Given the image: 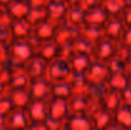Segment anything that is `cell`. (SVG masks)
<instances>
[{
  "instance_id": "f1b7e54d",
  "label": "cell",
  "mask_w": 131,
  "mask_h": 130,
  "mask_svg": "<svg viewBox=\"0 0 131 130\" xmlns=\"http://www.w3.org/2000/svg\"><path fill=\"white\" fill-rule=\"evenodd\" d=\"M121 105H122L121 94L118 91H115V89H108L103 101L101 102V106L111 112H115Z\"/></svg>"
},
{
  "instance_id": "e575fe53",
  "label": "cell",
  "mask_w": 131,
  "mask_h": 130,
  "mask_svg": "<svg viewBox=\"0 0 131 130\" xmlns=\"http://www.w3.org/2000/svg\"><path fill=\"white\" fill-rule=\"evenodd\" d=\"M9 22H10V19L8 18L6 14H5V17H3L0 19V43L8 45L12 41V33H10Z\"/></svg>"
},
{
  "instance_id": "7dc6e473",
  "label": "cell",
  "mask_w": 131,
  "mask_h": 130,
  "mask_svg": "<svg viewBox=\"0 0 131 130\" xmlns=\"http://www.w3.org/2000/svg\"><path fill=\"white\" fill-rule=\"evenodd\" d=\"M125 73L131 78V56L125 61Z\"/></svg>"
},
{
  "instance_id": "8d00e7d4",
  "label": "cell",
  "mask_w": 131,
  "mask_h": 130,
  "mask_svg": "<svg viewBox=\"0 0 131 130\" xmlns=\"http://www.w3.org/2000/svg\"><path fill=\"white\" fill-rule=\"evenodd\" d=\"M13 108H14L13 103H12V101H10V98L8 96V91H6V93L0 96V115L6 116Z\"/></svg>"
},
{
  "instance_id": "d6986e66",
  "label": "cell",
  "mask_w": 131,
  "mask_h": 130,
  "mask_svg": "<svg viewBox=\"0 0 131 130\" xmlns=\"http://www.w3.org/2000/svg\"><path fill=\"white\" fill-rule=\"evenodd\" d=\"M108 86L106 82H89L87 87L85 94L87 97L93 102V103H98L101 105V102L103 101L106 93L108 92Z\"/></svg>"
},
{
  "instance_id": "5b68a950",
  "label": "cell",
  "mask_w": 131,
  "mask_h": 130,
  "mask_svg": "<svg viewBox=\"0 0 131 130\" xmlns=\"http://www.w3.org/2000/svg\"><path fill=\"white\" fill-rule=\"evenodd\" d=\"M116 45L117 41H113L106 36L99 38L98 41L94 42V51H93V59L101 60V61H107L110 57H112L116 52Z\"/></svg>"
},
{
  "instance_id": "83f0119b",
  "label": "cell",
  "mask_w": 131,
  "mask_h": 130,
  "mask_svg": "<svg viewBox=\"0 0 131 130\" xmlns=\"http://www.w3.org/2000/svg\"><path fill=\"white\" fill-rule=\"evenodd\" d=\"M113 121H116L122 129H131V106L122 103L113 112Z\"/></svg>"
},
{
  "instance_id": "484cf974",
  "label": "cell",
  "mask_w": 131,
  "mask_h": 130,
  "mask_svg": "<svg viewBox=\"0 0 131 130\" xmlns=\"http://www.w3.org/2000/svg\"><path fill=\"white\" fill-rule=\"evenodd\" d=\"M92 59H93V57L89 56V55L74 52V54L69 57V63H70L71 70H73L74 73H85V70H87V68L89 66Z\"/></svg>"
},
{
  "instance_id": "7402d4cb",
  "label": "cell",
  "mask_w": 131,
  "mask_h": 130,
  "mask_svg": "<svg viewBox=\"0 0 131 130\" xmlns=\"http://www.w3.org/2000/svg\"><path fill=\"white\" fill-rule=\"evenodd\" d=\"M64 21L71 26H75V27L83 26L85 23V9L80 5L69 6Z\"/></svg>"
},
{
  "instance_id": "6f0895ef",
  "label": "cell",
  "mask_w": 131,
  "mask_h": 130,
  "mask_svg": "<svg viewBox=\"0 0 131 130\" xmlns=\"http://www.w3.org/2000/svg\"><path fill=\"white\" fill-rule=\"evenodd\" d=\"M101 3H102V0H101Z\"/></svg>"
},
{
  "instance_id": "ba28073f",
  "label": "cell",
  "mask_w": 131,
  "mask_h": 130,
  "mask_svg": "<svg viewBox=\"0 0 131 130\" xmlns=\"http://www.w3.org/2000/svg\"><path fill=\"white\" fill-rule=\"evenodd\" d=\"M69 5L66 1H57V0H48L45 5V12H46V19L53 22V23H60L65 19L66 12H68Z\"/></svg>"
},
{
  "instance_id": "9f6ffc18",
  "label": "cell",
  "mask_w": 131,
  "mask_h": 130,
  "mask_svg": "<svg viewBox=\"0 0 131 130\" xmlns=\"http://www.w3.org/2000/svg\"><path fill=\"white\" fill-rule=\"evenodd\" d=\"M57 1H66V0H57Z\"/></svg>"
},
{
  "instance_id": "30bf717a",
  "label": "cell",
  "mask_w": 131,
  "mask_h": 130,
  "mask_svg": "<svg viewBox=\"0 0 131 130\" xmlns=\"http://www.w3.org/2000/svg\"><path fill=\"white\" fill-rule=\"evenodd\" d=\"M64 130H93V124L88 114H69L64 120Z\"/></svg>"
},
{
  "instance_id": "4dcf8cb0",
  "label": "cell",
  "mask_w": 131,
  "mask_h": 130,
  "mask_svg": "<svg viewBox=\"0 0 131 130\" xmlns=\"http://www.w3.org/2000/svg\"><path fill=\"white\" fill-rule=\"evenodd\" d=\"M79 35L84 36L85 38L95 42L98 41L99 38H102L104 35H103V28L102 26H95V24H88L84 23L83 26H80L79 28Z\"/></svg>"
},
{
  "instance_id": "8992f818",
  "label": "cell",
  "mask_w": 131,
  "mask_h": 130,
  "mask_svg": "<svg viewBox=\"0 0 131 130\" xmlns=\"http://www.w3.org/2000/svg\"><path fill=\"white\" fill-rule=\"evenodd\" d=\"M50 87H51V82L46 77H41V78L31 79L27 89L31 96V99H48L51 97Z\"/></svg>"
},
{
  "instance_id": "836d02e7",
  "label": "cell",
  "mask_w": 131,
  "mask_h": 130,
  "mask_svg": "<svg viewBox=\"0 0 131 130\" xmlns=\"http://www.w3.org/2000/svg\"><path fill=\"white\" fill-rule=\"evenodd\" d=\"M101 5L107 15H120L126 6V0H102Z\"/></svg>"
},
{
  "instance_id": "4fadbf2b",
  "label": "cell",
  "mask_w": 131,
  "mask_h": 130,
  "mask_svg": "<svg viewBox=\"0 0 131 130\" xmlns=\"http://www.w3.org/2000/svg\"><path fill=\"white\" fill-rule=\"evenodd\" d=\"M12 40H27L32 36V26L24 18L10 19L9 22Z\"/></svg>"
},
{
  "instance_id": "60d3db41",
  "label": "cell",
  "mask_w": 131,
  "mask_h": 130,
  "mask_svg": "<svg viewBox=\"0 0 131 130\" xmlns=\"http://www.w3.org/2000/svg\"><path fill=\"white\" fill-rule=\"evenodd\" d=\"M118 42L131 47V26H125V28H124V31H122V33H121V37H120Z\"/></svg>"
},
{
  "instance_id": "ee69618b",
  "label": "cell",
  "mask_w": 131,
  "mask_h": 130,
  "mask_svg": "<svg viewBox=\"0 0 131 130\" xmlns=\"http://www.w3.org/2000/svg\"><path fill=\"white\" fill-rule=\"evenodd\" d=\"M27 129L29 130H47L45 121H29Z\"/></svg>"
},
{
  "instance_id": "c3c4849f",
  "label": "cell",
  "mask_w": 131,
  "mask_h": 130,
  "mask_svg": "<svg viewBox=\"0 0 131 130\" xmlns=\"http://www.w3.org/2000/svg\"><path fill=\"white\" fill-rule=\"evenodd\" d=\"M47 1H48V0H29V4H31V5H40V6H45Z\"/></svg>"
},
{
  "instance_id": "1f68e13d",
  "label": "cell",
  "mask_w": 131,
  "mask_h": 130,
  "mask_svg": "<svg viewBox=\"0 0 131 130\" xmlns=\"http://www.w3.org/2000/svg\"><path fill=\"white\" fill-rule=\"evenodd\" d=\"M73 46H74V51L79 52V54H85L89 56H93V51H94V42L85 38L84 36L79 35L78 37H75L73 40Z\"/></svg>"
},
{
  "instance_id": "603a6c76",
  "label": "cell",
  "mask_w": 131,
  "mask_h": 130,
  "mask_svg": "<svg viewBox=\"0 0 131 130\" xmlns=\"http://www.w3.org/2000/svg\"><path fill=\"white\" fill-rule=\"evenodd\" d=\"M8 96L13 103V107H17V108H26L31 101V96L27 88L10 89L8 91Z\"/></svg>"
},
{
  "instance_id": "f907efd6",
  "label": "cell",
  "mask_w": 131,
  "mask_h": 130,
  "mask_svg": "<svg viewBox=\"0 0 131 130\" xmlns=\"http://www.w3.org/2000/svg\"><path fill=\"white\" fill-rule=\"evenodd\" d=\"M66 4L69 6H73V5H79L80 4V0H66Z\"/></svg>"
},
{
  "instance_id": "d6a6232c",
  "label": "cell",
  "mask_w": 131,
  "mask_h": 130,
  "mask_svg": "<svg viewBox=\"0 0 131 130\" xmlns=\"http://www.w3.org/2000/svg\"><path fill=\"white\" fill-rule=\"evenodd\" d=\"M24 19L33 27L35 24L40 23L41 21L46 19V12H45V6H40V5H31Z\"/></svg>"
},
{
  "instance_id": "816d5d0a",
  "label": "cell",
  "mask_w": 131,
  "mask_h": 130,
  "mask_svg": "<svg viewBox=\"0 0 131 130\" xmlns=\"http://www.w3.org/2000/svg\"><path fill=\"white\" fill-rule=\"evenodd\" d=\"M6 91H8V89H6V86L0 81V96H3L4 93H6Z\"/></svg>"
},
{
  "instance_id": "4316f807",
  "label": "cell",
  "mask_w": 131,
  "mask_h": 130,
  "mask_svg": "<svg viewBox=\"0 0 131 130\" xmlns=\"http://www.w3.org/2000/svg\"><path fill=\"white\" fill-rule=\"evenodd\" d=\"M107 13L102 8V5H97L94 8H90L85 10V23L88 24H95V26H103V23L107 19Z\"/></svg>"
},
{
  "instance_id": "ac0fdd59",
  "label": "cell",
  "mask_w": 131,
  "mask_h": 130,
  "mask_svg": "<svg viewBox=\"0 0 131 130\" xmlns=\"http://www.w3.org/2000/svg\"><path fill=\"white\" fill-rule=\"evenodd\" d=\"M35 55L42 57L43 60L48 63L52 59L59 56V43L55 40H48V41L37 43V46L35 48Z\"/></svg>"
},
{
  "instance_id": "3957f363",
  "label": "cell",
  "mask_w": 131,
  "mask_h": 130,
  "mask_svg": "<svg viewBox=\"0 0 131 130\" xmlns=\"http://www.w3.org/2000/svg\"><path fill=\"white\" fill-rule=\"evenodd\" d=\"M55 27H56V23H53L48 19H43L32 27V36L28 40L32 42V45L36 48L37 43L48 41V40H53Z\"/></svg>"
},
{
  "instance_id": "7a4b0ae2",
  "label": "cell",
  "mask_w": 131,
  "mask_h": 130,
  "mask_svg": "<svg viewBox=\"0 0 131 130\" xmlns=\"http://www.w3.org/2000/svg\"><path fill=\"white\" fill-rule=\"evenodd\" d=\"M35 55V46L27 40H12L8 43V56L17 61L18 64L24 65L27 60H29Z\"/></svg>"
},
{
  "instance_id": "681fc988",
  "label": "cell",
  "mask_w": 131,
  "mask_h": 130,
  "mask_svg": "<svg viewBox=\"0 0 131 130\" xmlns=\"http://www.w3.org/2000/svg\"><path fill=\"white\" fill-rule=\"evenodd\" d=\"M6 129V116L0 115V130Z\"/></svg>"
},
{
  "instance_id": "2e32d148",
  "label": "cell",
  "mask_w": 131,
  "mask_h": 130,
  "mask_svg": "<svg viewBox=\"0 0 131 130\" xmlns=\"http://www.w3.org/2000/svg\"><path fill=\"white\" fill-rule=\"evenodd\" d=\"M108 74L110 73L107 70L106 61H101L95 59H92L89 66L85 70V75L89 82H106Z\"/></svg>"
},
{
  "instance_id": "e0dca14e",
  "label": "cell",
  "mask_w": 131,
  "mask_h": 130,
  "mask_svg": "<svg viewBox=\"0 0 131 130\" xmlns=\"http://www.w3.org/2000/svg\"><path fill=\"white\" fill-rule=\"evenodd\" d=\"M70 114H88L93 102L87 97L85 93H73L68 99Z\"/></svg>"
},
{
  "instance_id": "f6af8a7d",
  "label": "cell",
  "mask_w": 131,
  "mask_h": 130,
  "mask_svg": "<svg viewBox=\"0 0 131 130\" xmlns=\"http://www.w3.org/2000/svg\"><path fill=\"white\" fill-rule=\"evenodd\" d=\"M80 6H83L85 10L90 9V8H94L97 5H101V0H80Z\"/></svg>"
},
{
  "instance_id": "d4e9b609",
  "label": "cell",
  "mask_w": 131,
  "mask_h": 130,
  "mask_svg": "<svg viewBox=\"0 0 131 130\" xmlns=\"http://www.w3.org/2000/svg\"><path fill=\"white\" fill-rule=\"evenodd\" d=\"M29 77L27 75V73L24 72V69H18L14 73L10 74V78L6 83V89H19V88H27L29 83Z\"/></svg>"
},
{
  "instance_id": "bcb514c9",
  "label": "cell",
  "mask_w": 131,
  "mask_h": 130,
  "mask_svg": "<svg viewBox=\"0 0 131 130\" xmlns=\"http://www.w3.org/2000/svg\"><path fill=\"white\" fill-rule=\"evenodd\" d=\"M8 57V45L0 43V61H4Z\"/></svg>"
},
{
  "instance_id": "d590c367",
  "label": "cell",
  "mask_w": 131,
  "mask_h": 130,
  "mask_svg": "<svg viewBox=\"0 0 131 130\" xmlns=\"http://www.w3.org/2000/svg\"><path fill=\"white\" fill-rule=\"evenodd\" d=\"M106 66L108 73H118V72H125V60H122L121 57L113 55L112 57H110L106 61Z\"/></svg>"
},
{
  "instance_id": "6da1fadb",
  "label": "cell",
  "mask_w": 131,
  "mask_h": 130,
  "mask_svg": "<svg viewBox=\"0 0 131 130\" xmlns=\"http://www.w3.org/2000/svg\"><path fill=\"white\" fill-rule=\"evenodd\" d=\"M73 70L70 66V63L68 59L57 56L47 63L46 69V78L50 82H57V81H68L71 75Z\"/></svg>"
},
{
  "instance_id": "44dd1931",
  "label": "cell",
  "mask_w": 131,
  "mask_h": 130,
  "mask_svg": "<svg viewBox=\"0 0 131 130\" xmlns=\"http://www.w3.org/2000/svg\"><path fill=\"white\" fill-rule=\"evenodd\" d=\"M106 83L110 89L115 91H122L124 88L131 84V78L125 73V72H118V73H111L108 74Z\"/></svg>"
},
{
  "instance_id": "b9f144b4",
  "label": "cell",
  "mask_w": 131,
  "mask_h": 130,
  "mask_svg": "<svg viewBox=\"0 0 131 130\" xmlns=\"http://www.w3.org/2000/svg\"><path fill=\"white\" fill-rule=\"evenodd\" d=\"M120 17H121V19H122L125 26H131V4L130 5H126L122 9Z\"/></svg>"
},
{
  "instance_id": "277c9868",
  "label": "cell",
  "mask_w": 131,
  "mask_h": 130,
  "mask_svg": "<svg viewBox=\"0 0 131 130\" xmlns=\"http://www.w3.org/2000/svg\"><path fill=\"white\" fill-rule=\"evenodd\" d=\"M88 115L90 116V120H92V124H93V129L97 130H106L108 124L113 120V112L103 108L98 103H93L92 105Z\"/></svg>"
},
{
  "instance_id": "ab89813d",
  "label": "cell",
  "mask_w": 131,
  "mask_h": 130,
  "mask_svg": "<svg viewBox=\"0 0 131 130\" xmlns=\"http://www.w3.org/2000/svg\"><path fill=\"white\" fill-rule=\"evenodd\" d=\"M45 125L47 130H64V121L62 120H56L52 117H46L45 119Z\"/></svg>"
},
{
  "instance_id": "11a10c76",
  "label": "cell",
  "mask_w": 131,
  "mask_h": 130,
  "mask_svg": "<svg viewBox=\"0 0 131 130\" xmlns=\"http://www.w3.org/2000/svg\"><path fill=\"white\" fill-rule=\"evenodd\" d=\"M1 69H3V61H0V72H1Z\"/></svg>"
},
{
  "instance_id": "7c38bea8",
  "label": "cell",
  "mask_w": 131,
  "mask_h": 130,
  "mask_svg": "<svg viewBox=\"0 0 131 130\" xmlns=\"http://www.w3.org/2000/svg\"><path fill=\"white\" fill-rule=\"evenodd\" d=\"M24 72L29 77V79L35 78H41L46 75V69H47V61L43 60L42 57L33 55L29 60H27L23 65Z\"/></svg>"
},
{
  "instance_id": "74e56055",
  "label": "cell",
  "mask_w": 131,
  "mask_h": 130,
  "mask_svg": "<svg viewBox=\"0 0 131 130\" xmlns=\"http://www.w3.org/2000/svg\"><path fill=\"white\" fill-rule=\"evenodd\" d=\"M74 46H73V41H68V42L60 43L59 45V56L65 57L69 60V57L74 54Z\"/></svg>"
},
{
  "instance_id": "5bb4252c",
  "label": "cell",
  "mask_w": 131,
  "mask_h": 130,
  "mask_svg": "<svg viewBox=\"0 0 131 130\" xmlns=\"http://www.w3.org/2000/svg\"><path fill=\"white\" fill-rule=\"evenodd\" d=\"M29 124V117L26 108L14 107L6 115V129H27Z\"/></svg>"
},
{
  "instance_id": "f5cc1de1",
  "label": "cell",
  "mask_w": 131,
  "mask_h": 130,
  "mask_svg": "<svg viewBox=\"0 0 131 130\" xmlns=\"http://www.w3.org/2000/svg\"><path fill=\"white\" fill-rule=\"evenodd\" d=\"M12 0H0V6H3V8H6L8 5H9V3H10Z\"/></svg>"
},
{
  "instance_id": "f546056e",
  "label": "cell",
  "mask_w": 131,
  "mask_h": 130,
  "mask_svg": "<svg viewBox=\"0 0 131 130\" xmlns=\"http://www.w3.org/2000/svg\"><path fill=\"white\" fill-rule=\"evenodd\" d=\"M69 83L73 88L74 93H85L87 87L89 84L85 73H71V75L69 77Z\"/></svg>"
},
{
  "instance_id": "7bdbcfd3",
  "label": "cell",
  "mask_w": 131,
  "mask_h": 130,
  "mask_svg": "<svg viewBox=\"0 0 131 130\" xmlns=\"http://www.w3.org/2000/svg\"><path fill=\"white\" fill-rule=\"evenodd\" d=\"M120 94H121L122 103L131 106V84L127 86L126 88H124L122 91H120Z\"/></svg>"
},
{
  "instance_id": "9a60e30c",
  "label": "cell",
  "mask_w": 131,
  "mask_h": 130,
  "mask_svg": "<svg viewBox=\"0 0 131 130\" xmlns=\"http://www.w3.org/2000/svg\"><path fill=\"white\" fill-rule=\"evenodd\" d=\"M47 101L48 99H31L28 106L26 107L29 121H45L48 116L47 111Z\"/></svg>"
},
{
  "instance_id": "cb8c5ba5",
  "label": "cell",
  "mask_w": 131,
  "mask_h": 130,
  "mask_svg": "<svg viewBox=\"0 0 131 130\" xmlns=\"http://www.w3.org/2000/svg\"><path fill=\"white\" fill-rule=\"evenodd\" d=\"M50 93H51V97H59V98L69 99L73 96L74 91L70 86L69 81H57V82H51Z\"/></svg>"
},
{
  "instance_id": "9c48e42d",
  "label": "cell",
  "mask_w": 131,
  "mask_h": 130,
  "mask_svg": "<svg viewBox=\"0 0 131 130\" xmlns=\"http://www.w3.org/2000/svg\"><path fill=\"white\" fill-rule=\"evenodd\" d=\"M103 35L113 41H118L121 37V33L125 28V24L120 15H108L106 22L102 26Z\"/></svg>"
},
{
  "instance_id": "f35d334b",
  "label": "cell",
  "mask_w": 131,
  "mask_h": 130,
  "mask_svg": "<svg viewBox=\"0 0 131 130\" xmlns=\"http://www.w3.org/2000/svg\"><path fill=\"white\" fill-rule=\"evenodd\" d=\"M116 56L121 57L122 60H127L129 57L131 56V47L126 46V45H122L117 41V45H116V52H115Z\"/></svg>"
},
{
  "instance_id": "8fae6325",
  "label": "cell",
  "mask_w": 131,
  "mask_h": 130,
  "mask_svg": "<svg viewBox=\"0 0 131 130\" xmlns=\"http://www.w3.org/2000/svg\"><path fill=\"white\" fill-rule=\"evenodd\" d=\"M79 28L66 23L65 21L60 22L55 27V33H53V40L59 43H64L68 41H73L75 37L79 36Z\"/></svg>"
},
{
  "instance_id": "db71d44e",
  "label": "cell",
  "mask_w": 131,
  "mask_h": 130,
  "mask_svg": "<svg viewBox=\"0 0 131 130\" xmlns=\"http://www.w3.org/2000/svg\"><path fill=\"white\" fill-rule=\"evenodd\" d=\"M3 17H5V8L0 6V19H1Z\"/></svg>"
},
{
  "instance_id": "ffe728a7",
  "label": "cell",
  "mask_w": 131,
  "mask_h": 130,
  "mask_svg": "<svg viewBox=\"0 0 131 130\" xmlns=\"http://www.w3.org/2000/svg\"><path fill=\"white\" fill-rule=\"evenodd\" d=\"M31 4L29 0H12L9 5L5 8V14L9 19H17V18H24Z\"/></svg>"
},
{
  "instance_id": "52a82bcc",
  "label": "cell",
  "mask_w": 131,
  "mask_h": 130,
  "mask_svg": "<svg viewBox=\"0 0 131 130\" xmlns=\"http://www.w3.org/2000/svg\"><path fill=\"white\" fill-rule=\"evenodd\" d=\"M47 111H48V117L64 121L70 114L68 99L59 97H50L47 101Z\"/></svg>"
}]
</instances>
